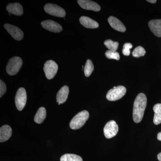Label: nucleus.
I'll return each mask as SVG.
<instances>
[{"label": "nucleus", "instance_id": "nucleus-28", "mask_svg": "<svg viewBox=\"0 0 161 161\" xmlns=\"http://www.w3.org/2000/svg\"><path fill=\"white\" fill-rule=\"evenodd\" d=\"M158 159L159 161H161V152L159 153L157 155Z\"/></svg>", "mask_w": 161, "mask_h": 161}, {"label": "nucleus", "instance_id": "nucleus-23", "mask_svg": "<svg viewBox=\"0 0 161 161\" xmlns=\"http://www.w3.org/2000/svg\"><path fill=\"white\" fill-rule=\"evenodd\" d=\"M146 53V51L142 47L138 46L133 50L132 54L135 58H138L144 56Z\"/></svg>", "mask_w": 161, "mask_h": 161}, {"label": "nucleus", "instance_id": "nucleus-25", "mask_svg": "<svg viewBox=\"0 0 161 161\" xmlns=\"http://www.w3.org/2000/svg\"><path fill=\"white\" fill-rule=\"evenodd\" d=\"M132 45L130 43H125L124 44L123 48V54L125 56H129L130 54V49L132 48Z\"/></svg>", "mask_w": 161, "mask_h": 161}, {"label": "nucleus", "instance_id": "nucleus-16", "mask_svg": "<svg viewBox=\"0 0 161 161\" xmlns=\"http://www.w3.org/2000/svg\"><path fill=\"white\" fill-rule=\"evenodd\" d=\"M12 134L11 127L8 125H5L0 129V142H3L8 140Z\"/></svg>", "mask_w": 161, "mask_h": 161}, {"label": "nucleus", "instance_id": "nucleus-7", "mask_svg": "<svg viewBox=\"0 0 161 161\" xmlns=\"http://www.w3.org/2000/svg\"><path fill=\"white\" fill-rule=\"evenodd\" d=\"M58 69V65L53 60H48L44 64L43 70L48 79H51L55 77Z\"/></svg>", "mask_w": 161, "mask_h": 161}, {"label": "nucleus", "instance_id": "nucleus-3", "mask_svg": "<svg viewBox=\"0 0 161 161\" xmlns=\"http://www.w3.org/2000/svg\"><path fill=\"white\" fill-rule=\"evenodd\" d=\"M23 64V60L20 57H14L9 60L6 66V72L8 75L13 76L20 70Z\"/></svg>", "mask_w": 161, "mask_h": 161}, {"label": "nucleus", "instance_id": "nucleus-20", "mask_svg": "<svg viewBox=\"0 0 161 161\" xmlns=\"http://www.w3.org/2000/svg\"><path fill=\"white\" fill-rule=\"evenodd\" d=\"M60 161H83L80 156L76 154L66 153L61 157Z\"/></svg>", "mask_w": 161, "mask_h": 161}, {"label": "nucleus", "instance_id": "nucleus-2", "mask_svg": "<svg viewBox=\"0 0 161 161\" xmlns=\"http://www.w3.org/2000/svg\"><path fill=\"white\" fill-rule=\"evenodd\" d=\"M89 117V113L87 111L84 110L79 112L72 119L70 122V127L74 130L80 129L86 123Z\"/></svg>", "mask_w": 161, "mask_h": 161}, {"label": "nucleus", "instance_id": "nucleus-21", "mask_svg": "<svg viewBox=\"0 0 161 161\" xmlns=\"http://www.w3.org/2000/svg\"><path fill=\"white\" fill-rule=\"evenodd\" d=\"M94 66L92 61L90 60H87L84 68V74L86 77H89L94 71Z\"/></svg>", "mask_w": 161, "mask_h": 161}, {"label": "nucleus", "instance_id": "nucleus-9", "mask_svg": "<svg viewBox=\"0 0 161 161\" xmlns=\"http://www.w3.org/2000/svg\"><path fill=\"white\" fill-rule=\"evenodd\" d=\"M4 27L15 40L19 41L23 39L24 34L23 31L17 26L6 23L4 25Z\"/></svg>", "mask_w": 161, "mask_h": 161}, {"label": "nucleus", "instance_id": "nucleus-15", "mask_svg": "<svg viewBox=\"0 0 161 161\" xmlns=\"http://www.w3.org/2000/svg\"><path fill=\"white\" fill-rule=\"evenodd\" d=\"M69 93V88L67 86L62 87L57 95V102L58 105L64 103L67 99Z\"/></svg>", "mask_w": 161, "mask_h": 161}, {"label": "nucleus", "instance_id": "nucleus-13", "mask_svg": "<svg viewBox=\"0 0 161 161\" xmlns=\"http://www.w3.org/2000/svg\"><path fill=\"white\" fill-rule=\"evenodd\" d=\"M6 9L9 13L15 15H22L23 13V7L19 3H10L8 4L6 7Z\"/></svg>", "mask_w": 161, "mask_h": 161}, {"label": "nucleus", "instance_id": "nucleus-24", "mask_svg": "<svg viewBox=\"0 0 161 161\" xmlns=\"http://www.w3.org/2000/svg\"><path fill=\"white\" fill-rule=\"evenodd\" d=\"M105 56L107 58L109 59H115V60H118L120 58L119 53L116 51H107L105 53Z\"/></svg>", "mask_w": 161, "mask_h": 161}, {"label": "nucleus", "instance_id": "nucleus-6", "mask_svg": "<svg viewBox=\"0 0 161 161\" xmlns=\"http://www.w3.org/2000/svg\"><path fill=\"white\" fill-rule=\"evenodd\" d=\"M27 100V95L26 90L24 88H19L17 92L15 98L16 106L19 111H22L24 108Z\"/></svg>", "mask_w": 161, "mask_h": 161}, {"label": "nucleus", "instance_id": "nucleus-1", "mask_svg": "<svg viewBox=\"0 0 161 161\" xmlns=\"http://www.w3.org/2000/svg\"><path fill=\"white\" fill-rule=\"evenodd\" d=\"M147 105V96L143 93H140L133 104V119L136 123H139L142 119Z\"/></svg>", "mask_w": 161, "mask_h": 161}, {"label": "nucleus", "instance_id": "nucleus-22", "mask_svg": "<svg viewBox=\"0 0 161 161\" xmlns=\"http://www.w3.org/2000/svg\"><path fill=\"white\" fill-rule=\"evenodd\" d=\"M104 44L109 49V50L112 51H116L118 49L119 43L117 42H114L111 40H106L104 42Z\"/></svg>", "mask_w": 161, "mask_h": 161}, {"label": "nucleus", "instance_id": "nucleus-26", "mask_svg": "<svg viewBox=\"0 0 161 161\" xmlns=\"http://www.w3.org/2000/svg\"><path fill=\"white\" fill-rule=\"evenodd\" d=\"M6 91V84L2 80H0V97H2L5 94Z\"/></svg>", "mask_w": 161, "mask_h": 161}, {"label": "nucleus", "instance_id": "nucleus-14", "mask_svg": "<svg viewBox=\"0 0 161 161\" xmlns=\"http://www.w3.org/2000/svg\"><path fill=\"white\" fill-rule=\"evenodd\" d=\"M150 30L155 36L161 37V19L152 20L148 23Z\"/></svg>", "mask_w": 161, "mask_h": 161}, {"label": "nucleus", "instance_id": "nucleus-8", "mask_svg": "<svg viewBox=\"0 0 161 161\" xmlns=\"http://www.w3.org/2000/svg\"><path fill=\"white\" fill-rule=\"evenodd\" d=\"M118 125L114 120L108 122L103 129L104 134L107 138H112L118 133Z\"/></svg>", "mask_w": 161, "mask_h": 161}, {"label": "nucleus", "instance_id": "nucleus-17", "mask_svg": "<svg viewBox=\"0 0 161 161\" xmlns=\"http://www.w3.org/2000/svg\"><path fill=\"white\" fill-rule=\"evenodd\" d=\"M79 21L80 24L86 28L95 29L99 26V24L97 22L88 17H81Z\"/></svg>", "mask_w": 161, "mask_h": 161}, {"label": "nucleus", "instance_id": "nucleus-27", "mask_svg": "<svg viewBox=\"0 0 161 161\" xmlns=\"http://www.w3.org/2000/svg\"><path fill=\"white\" fill-rule=\"evenodd\" d=\"M157 139L158 140L161 141V132H159L158 134Z\"/></svg>", "mask_w": 161, "mask_h": 161}, {"label": "nucleus", "instance_id": "nucleus-19", "mask_svg": "<svg viewBox=\"0 0 161 161\" xmlns=\"http://www.w3.org/2000/svg\"><path fill=\"white\" fill-rule=\"evenodd\" d=\"M154 112L153 123L158 125L161 123V103H157L153 107Z\"/></svg>", "mask_w": 161, "mask_h": 161}, {"label": "nucleus", "instance_id": "nucleus-12", "mask_svg": "<svg viewBox=\"0 0 161 161\" xmlns=\"http://www.w3.org/2000/svg\"><path fill=\"white\" fill-rule=\"evenodd\" d=\"M108 21L110 26L113 29L118 31L124 32L125 31L126 27L120 20L113 16H110L108 19Z\"/></svg>", "mask_w": 161, "mask_h": 161}, {"label": "nucleus", "instance_id": "nucleus-18", "mask_svg": "<svg viewBox=\"0 0 161 161\" xmlns=\"http://www.w3.org/2000/svg\"><path fill=\"white\" fill-rule=\"evenodd\" d=\"M46 116V111L45 108L41 107L38 109L35 116L34 121L36 123H42Z\"/></svg>", "mask_w": 161, "mask_h": 161}, {"label": "nucleus", "instance_id": "nucleus-4", "mask_svg": "<svg viewBox=\"0 0 161 161\" xmlns=\"http://www.w3.org/2000/svg\"><path fill=\"white\" fill-rule=\"evenodd\" d=\"M126 89L122 86H114L107 93L106 98L110 101H115L120 99L125 95Z\"/></svg>", "mask_w": 161, "mask_h": 161}, {"label": "nucleus", "instance_id": "nucleus-29", "mask_svg": "<svg viewBox=\"0 0 161 161\" xmlns=\"http://www.w3.org/2000/svg\"><path fill=\"white\" fill-rule=\"evenodd\" d=\"M147 2L151 3H155L157 2L156 0H147Z\"/></svg>", "mask_w": 161, "mask_h": 161}, {"label": "nucleus", "instance_id": "nucleus-10", "mask_svg": "<svg viewBox=\"0 0 161 161\" xmlns=\"http://www.w3.org/2000/svg\"><path fill=\"white\" fill-rule=\"evenodd\" d=\"M41 24L43 28L53 32L58 33L62 31L61 25L53 20H45L43 21Z\"/></svg>", "mask_w": 161, "mask_h": 161}, {"label": "nucleus", "instance_id": "nucleus-5", "mask_svg": "<svg viewBox=\"0 0 161 161\" xmlns=\"http://www.w3.org/2000/svg\"><path fill=\"white\" fill-rule=\"evenodd\" d=\"M44 9L48 14L58 17H64L66 15V12L63 8L55 4L51 3L46 4L44 6Z\"/></svg>", "mask_w": 161, "mask_h": 161}, {"label": "nucleus", "instance_id": "nucleus-11", "mask_svg": "<svg viewBox=\"0 0 161 161\" xmlns=\"http://www.w3.org/2000/svg\"><path fill=\"white\" fill-rule=\"evenodd\" d=\"M78 4L82 9L94 11H100L101 7L98 4L93 1L89 0H78Z\"/></svg>", "mask_w": 161, "mask_h": 161}]
</instances>
